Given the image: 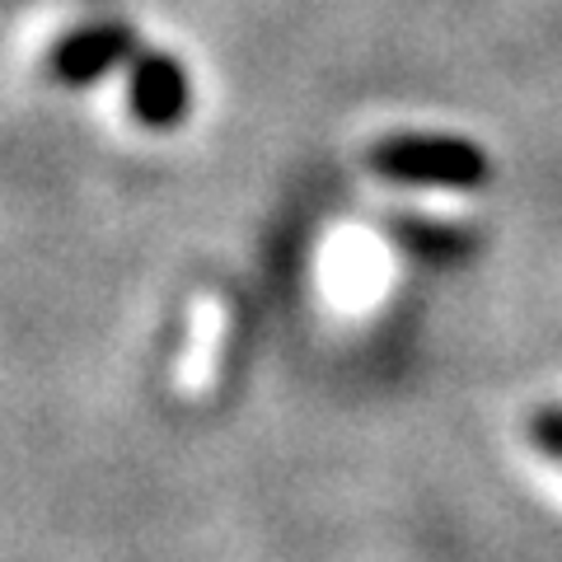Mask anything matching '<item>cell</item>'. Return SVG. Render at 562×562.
Segmentation results:
<instances>
[{
	"mask_svg": "<svg viewBox=\"0 0 562 562\" xmlns=\"http://www.w3.org/2000/svg\"><path fill=\"white\" fill-rule=\"evenodd\" d=\"M375 165L398 179H436V183H479L483 160L469 146H441V140H413V146H384Z\"/></svg>",
	"mask_w": 562,
	"mask_h": 562,
	"instance_id": "1",
	"label": "cell"
}]
</instances>
